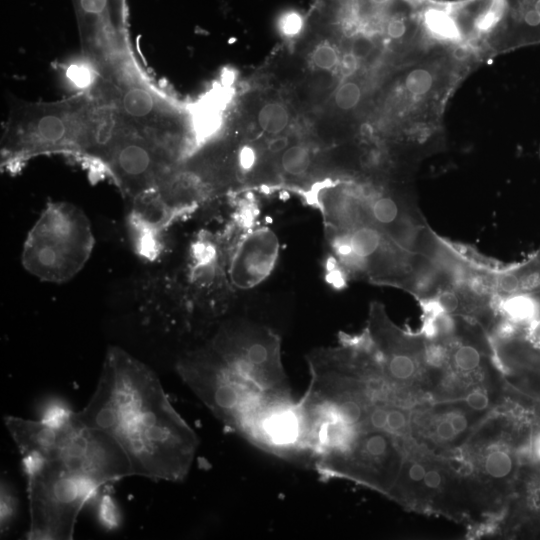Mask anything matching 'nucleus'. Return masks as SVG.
Wrapping results in <instances>:
<instances>
[{
	"instance_id": "10",
	"label": "nucleus",
	"mask_w": 540,
	"mask_h": 540,
	"mask_svg": "<svg viewBox=\"0 0 540 540\" xmlns=\"http://www.w3.org/2000/svg\"><path fill=\"white\" fill-rule=\"evenodd\" d=\"M84 43L104 44L127 35L126 0H73Z\"/></svg>"
},
{
	"instance_id": "13",
	"label": "nucleus",
	"mask_w": 540,
	"mask_h": 540,
	"mask_svg": "<svg viewBox=\"0 0 540 540\" xmlns=\"http://www.w3.org/2000/svg\"><path fill=\"white\" fill-rule=\"evenodd\" d=\"M312 152L304 144L297 143L289 145L280 157V167L282 171L291 177L304 175L312 164Z\"/></svg>"
},
{
	"instance_id": "7",
	"label": "nucleus",
	"mask_w": 540,
	"mask_h": 540,
	"mask_svg": "<svg viewBox=\"0 0 540 540\" xmlns=\"http://www.w3.org/2000/svg\"><path fill=\"white\" fill-rule=\"evenodd\" d=\"M364 331L383 376L394 389L411 401L413 395L426 391L427 371L422 333L413 334L399 328L389 319L379 302L371 303Z\"/></svg>"
},
{
	"instance_id": "9",
	"label": "nucleus",
	"mask_w": 540,
	"mask_h": 540,
	"mask_svg": "<svg viewBox=\"0 0 540 540\" xmlns=\"http://www.w3.org/2000/svg\"><path fill=\"white\" fill-rule=\"evenodd\" d=\"M137 306L142 323L159 332L198 336L193 308L182 283L164 275L147 276L137 288Z\"/></svg>"
},
{
	"instance_id": "8",
	"label": "nucleus",
	"mask_w": 540,
	"mask_h": 540,
	"mask_svg": "<svg viewBox=\"0 0 540 540\" xmlns=\"http://www.w3.org/2000/svg\"><path fill=\"white\" fill-rule=\"evenodd\" d=\"M122 193L132 200L155 191L177 160L133 126L124 122L99 164Z\"/></svg>"
},
{
	"instance_id": "15",
	"label": "nucleus",
	"mask_w": 540,
	"mask_h": 540,
	"mask_svg": "<svg viewBox=\"0 0 540 540\" xmlns=\"http://www.w3.org/2000/svg\"><path fill=\"white\" fill-rule=\"evenodd\" d=\"M494 393L491 386H476L469 390L462 399L456 402L462 404L478 416H483L492 410V408H495Z\"/></svg>"
},
{
	"instance_id": "18",
	"label": "nucleus",
	"mask_w": 540,
	"mask_h": 540,
	"mask_svg": "<svg viewBox=\"0 0 540 540\" xmlns=\"http://www.w3.org/2000/svg\"><path fill=\"white\" fill-rule=\"evenodd\" d=\"M99 519L107 529H114L119 524V513L115 502L105 495L99 503Z\"/></svg>"
},
{
	"instance_id": "6",
	"label": "nucleus",
	"mask_w": 540,
	"mask_h": 540,
	"mask_svg": "<svg viewBox=\"0 0 540 540\" xmlns=\"http://www.w3.org/2000/svg\"><path fill=\"white\" fill-rule=\"evenodd\" d=\"M27 481L30 540H70L84 505L99 486L57 462L35 454L21 456Z\"/></svg>"
},
{
	"instance_id": "24",
	"label": "nucleus",
	"mask_w": 540,
	"mask_h": 540,
	"mask_svg": "<svg viewBox=\"0 0 540 540\" xmlns=\"http://www.w3.org/2000/svg\"><path fill=\"white\" fill-rule=\"evenodd\" d=\"M536 255L538 256V258L540 260V250L536 253Z\"/></svg>"
},
{
	"instance_id": "19",
	"label": "nucleus",
	"mask_w": 540,
	"mask_h": 540,
	"mask_svg": "<svg viewBox=\"0 0 540 540\" xmlns=\"http://www.w3.org/2000/svg\"><path fill=\"white\" fill-rule=\"evenodd\" d=\"M372 49V39L365 34H359L354 37L350 51L360 60L366 57Z\"/></svg>"
},
{
	"instance_id": "16",
	"label": "nucleus",
	"mask_w": 540,
	"mask_h": 540,
	"mask_svg": "<svg viewBox=\"0 0 540 540\" xmlns=\"http://www.w3.org/2000/svg\"><path fill=\"white\" fill-rule=\"evenodd\" d=\"M362 99V89L360 85L353 80L343 81L335 90V105L343 111H349L356 108Z\"/></svg>"
},
{
	"instance_id": "5",
	"label": "nucleus",
	"mask_w": 540,
	"mask_h": 540,
	"mask_svg": "<svg viewBox=\"0 0 540 540\" xmlns=\"http://www.w3.org/2000/svg\"><path fill=\"white\" fill-rule=\"evenodd\" d=\"M94 243L91 223L82 209L69 202H52L28 232L21 263L42 281L64 283L83 269Z\"/></svg>"
},
{
	"instance_id": "17",
	"label": "nucleus",
	"mask_w": 540,
	"mask_h": 540,
	"mask_svg": "<svg viewBox=\"0 0 540 540\" xmlns=\"http://www.w3.org/2000/svg\"><path fill=\"white\" fill-rule=\"evenodd\" d=\"M341 56L337 49L325 42L321 43L313 50L311 54L312 64L320 70L330 71L338 67Z\"/></svg>"
},
{
	"instance_id": "3",
	"label": "nucleus",
	"mask_w": 540,
	"mask_h": 540,
	"mask_svg": "<svg viewBox=\"0 0 540 540\" xmlns=\"http://www.w3.org/2000/svg\"><path fill=\"white\" fill-rule=\"evenodd\" d=\"M105 112L106 105L90 92L53 103H16L2 138V166L14 170L49 153L91 162Z\"/></svg>"
},
{
	"instance_id": "4",
	"label": "nucleus",
	"mask_w": 540,
	"mask_h": 540,
	"mask_svg": "<svg viewBox=\"0 0 540 540\" xmlns=\"http://www.w3.org/2000/svg\"><path fill=\"white\" fill-rule=\"evenodd\" d=\"M4 422L21 456L35 454L57 462L99 487L132 476L121 447L70 408L50 419L6 416Z\"/></svg>"
},
{
	"instance_id": "20",
	"label": "nucleus",
	"mask_w": 540,
	"mask_h": 540,
	"mask_svg": "<svg viewBox=\"0 0 540 540\" xmlns=\"http://www.w3.org/2000/svg\"><path fill=\"white\" fill-rule=\"evenodd\" d=\"M303 20L297 13L286 14L281 21V29L284 34L292 36L300 32Z\"/></svg>"
},
{
	"instance_id": "23",
	"label": "nucleus",
	"mask_w": 540,
	"mask_h": 540,
	"mask_svg": "<svg viewBox=\"0 0 540 540\" xmlns=\"http://www.w3.org/2000/svg\"><path fill=\"white\" fill-rule=\"evenodd\" d=\"M288 146L289 145L287 137L277 135V137H274L269 141L267 148L269 152L275 154L282 153Z\"/></svg>"
},
{
	"instance_id": "21",
	"label": "nucleus",
	"mask_w": 540,
	"mask_h": 540,
	"mask_svg": "<svg viewBox=\"0 0 540 540\" xmlns=\"http://www.w3.org/2000/svg\"><path fill=\"white\" fill-rule=\"evenodd\" d=\"M358 62L359 59L351 51L343 54L338 65L341 74L345 77L352 75L357 69Z\"/></svg>"
},
{
	"instance_id": "2",
	"label": "nucleus",
	"mask_w": 540,
	"mask_h": 540,
	"mask_svg": "<svg viewBox=\"0 0 540 540\" xmlns=\"http://www.w3.org/2000/svg\"><path fill=\"white\" fill-rule=\"evenodd\" d=\"M175 367L211 413L242 438L266 412L294 400L278 335L245 319L221 322Z\"/></svg>"
},
{
	"instance_id": "11",
	"label": "nucleus",
	"mask_w": 540,
	"mask_h": 540,
	"mask_svg": "<svg viewBox=\"0 0 540 540\" xmlns=\"http://www.w3.org/2000/svg\"><path fill=\"white\" fill-rule=\"evenodd\" d=\"M19 497L13 483L1 478L0 484V535L7 537L14 529L19 517Z\"/></svg>"
},
{
	"instance_id": "22",
	"label": "nucleus",
	"mask_w": 540,
	"mask_h": 540,
	"mask_svg": "<svg viewBox=\"0 0 540 540\" xmlns=\"http://www.w3.org/2000/svg\"><path fill=\"white\" fill-rule=\"evenodd\" d=\"M238 162L242 169H251L255 162L254 150L250 147L243 148L239 154Z\"/></svg>"
},
{
	"instance_id": "14",
	"label": "nucleus",
	"mask_w": 540,
	"mask_h": 540,
	"mask_svg": "<svg viewBox=\"0 0 540 540\" xmlns=\"http://www.w3.org/2000/svg\"><path fill=\"white\" fill-rule=\"evenodd\" d=\"M435 77L430 68L418 67L411 69L404 79V87L412 98H423L435 87Z\"/></svg>"
},
{
	"instance_id": "12",
	"label": "nucleus",
	"mask_w": 540,
	"mask_h": 540,
	"mask_svg": "<svg viewBox=\"0 0 540 540\" xmlns=\"http://www.w3.org/2000/svg\"><path fill=\"white\" fill-rule=\"evenodd\" d=\"M257 122L261 130L270 135H279L289 125L290 114L281 102H268L258 111Z\"/></svg>"
},
{
	"instance_id": "1",
	"label": "nucleus",
	"mask_w": 540,
	"mask_h": 540,
	"mask_svg": "<svg viewBox=\"0 0 540 540\" xmlns=\"http://www.w3.org/2000/svg\"><path fill=\"white\" fill-rule=\"evenodd\" d=\"M77 415L121 447L132 476L186 479L198 436L169 401L157 374L126 350L108 347L96 388Z\"/></svg>"
}]
</instances>
